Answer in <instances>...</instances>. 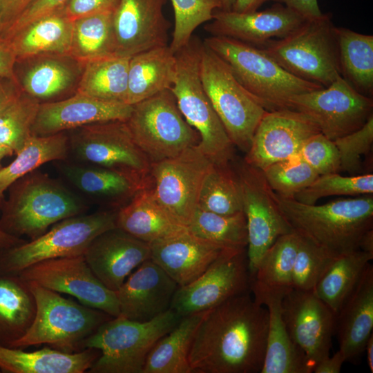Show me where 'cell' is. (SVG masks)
Listing matches in <instances>:
<instances>
[{
    "label": "cell",
    "mask_w": 373,
    "mask_h": 373,
    "mask_svg": "<svg viewBox=\"0 0 373 373\" xmlns=\"http://www.w3.org/2000/svg\"><path fill=\"white\" fill-rule=\"evenodd\" d=\"M267 328V308L249 292L208 310L190 348L192 373H260Z\"/></svg>",
    "instance_id": "obj_1"
},
{
    "label": "cell",
    "mask_w": 373,
    "mask_h": 373,
    "mask_svg": "<svg viewBox=\"0 0 373 373\" xmlns=\"http://www.w3.org/2000/svg\"><path fill=\"white\" fill-rule=\"evenodd\" d=\"M276 195L294 231L335 256L359 249L363 235L373 229L372 194L321 205Z\"/></svg>",
    "instance_id": "obj_2"
},
{
    "label": "cell",
    "mask_w": 373,
    "mask_h": 373,
    "mask_svg": "<svg viewBox=\"0 0 373 373\" xmlns=\"http://www.w3.org/2000/svg\"><path fill=\"white\" fill-rule=\"evenodd\" d=\"M1 204L0 229L34 240L55 223L84 213L87 206L75 193L47 173L35 170L14 182Z\"/></svg>",
    "instance_id": "obj_3"
},
{
    "label": "cell",
    "mask_w": 373,
    "mask_h": 373,
    "mask_svg": "<svg viewBox=\"0 0 373 373\" xmlns=\"http://www.w3.org/2000/svg\"><path fill=\"white\" fill-rule=\"evenodd\" d=\"M203 42L267 111L291 109V97L324 88L291 75L262 48L222 36H210Z\"/></svg>",
    "instance_id": "obj_4"
},
{
    "label": "cell",
    "mask_w": 373,
    "mask_h": 373,
    "mask_svg": "<svg viewBox=\"0 0 373 373\" xmlns=\"http://www.w3.org/2000/svg\"><path fill=\"white\" fill-rule=\"evenodd\" d=\"M27 283L35 300V316L25 334L12 343L10 347L47 345L66 353L78 352L84 350L85 340L113 318L36 283Z\"/></svg>",
    "instance_id": "obj_5"
},
{
    "label": "cell",
    "mask_w": 373,
    "mask_h": 373,
    "mask_svg": "<svg viewBox=\"0 0 373 373\" xmlns=\"http://www.w3.org/2000/svg\"><path fill=\"white\" fill-rule=\"evenodd\" d=\"M182 317L169 309L148 321L130 320L121 315L102 324L83 343L100 355L88 372L142 373L155 344L169 332Z\"/></svg>",
    "instance_id": "obj_6"
},
{
    "label": "cell",
    "mask_w": 373,
    "mask_h": 373,
    "mask_svg": "<svg viewBox=\"0 0 373 373\" xmlns=\"http://www.w3.org/2000/svg\"><path fill=\"white\" fill-rule=\"evenodd\" d=\"M202 45V41L193 35L189 42L175 53L176 75L170 90L185 120L200 135L199 149L213 163L225 164L233 159L234 145L201 82Z\"/></svg>",
    "instance_id": "obj_7"
},
{
    "label": "cell",
    "mask_w": 373,
    "mask_h": 373,
    "mask_svg": "<svg viewBox=\"0 0 373 373\" xmlns=\"http://www.w3.org/2000/svg\"><path fill=\"white\" fill-rule=\"evenodd\" d=\"M336 28L332 14L323 13L262 48L291 75L327 87L341 76Z\"/></svg>",
    "instance_id": "obj_8"
},
{
    "label": "cell",
    "mask_w": 373,
    "mask_h": 373,
    "mask_svg": "<svg viewBox=\"0 0 373 373\" xmlns=\"http://www.w3.org/2000/svg\"><path fill=\"white\" fill-rule=\"evenodd\" d=\"M117 210L106 209L64 219L43 235L0 254V272L17 274L37 262L84 256L102 233L117 227Z\"/></svg>",
    "instance_id": "obj_9"
},
{
    "label": "cell",
    "mask_w": 373,
    "mask_h": 373,
    "mask_svg": "<svg viewBox=\"0 0 373 373\" xmlns=\"http://www.w3.org/2000/svg\"><path fill=\"white\" fill-rule=\"evenodd\" d=\"M125 122L151 164L174 157L200 140L182 115L170 89L133 104Z\"/></svg>",
    "instance_id": "obj_10"
},
{
    "label": "cell",
    "mask_w": 373,
    "mask_h": 373,
    "mask_svg": "<svg viewBox=\"0 0 373 373\" xmlns=\"http://www.w3.org/2000/svg\"><path fill=\"white\" fill-rule=\"evenodd\" d=\"M201 82L234 146L247 153L267 111L239 83L228 65L202 41Z\"/></svg>",
    "instance_id": "obj_11"
},
{
    "label": "cell",
    "mask_w": 373,
    "mask_h": 373,
    "mask_svg": "<svg viewBox=\"0 0 373 373\" xmlns=\"http://www.w3.org/2000/svg\"><path fill=\"white\" fill-rule=\"evenodd\" d=\"M70 131L68 157L74 162L119 171L149 184L151 163L125 121L97 122Z\"/></svg>",
    "instance_id": "obj_12"
},
{
    "label": "cell",
    "mask_w": 373,
    "mask_h": 373,
    "mask_svg": "<svg viewBox=\"0 0 373 373\" xmlns=\"http://www.w3.org/2000/svg\"><path fill=\"white\" fill-rule=\"evenodd\" d=\"M248 243L247 255L251 279L270 246L280 236L294 231L280 208L276 193L268 184L262 170L244 160L236 164Z\"/></svg>",
    "instance_id": "obj_13"
},
{
    "label": "cell",
    "mask_w": 373,
    "mask_h": 373,
    "mask_svg": "<svg viewBox=\"0 0 373 373\" xmlns=\"http://www.w3.org/2000/svg\"><path fill=\"white\" fill-rule=\"evenodd\" d=\"M250 283L247 248H224L198 278L178 287L171 309L181 317L208 311L248 292Z\"/></svg>",
    "instance_id": "obj_14"
},
{
    "label": "cell",
    "mask_w": 373,
    "mask_h": 373,
    "mask_svg": "<svg viewBox=\"0 0 373 373\" xmlns=\"http://www.w3.org/2000/svg\"><path fill=\"white\" fill-rule=\"evenodd\" d=\"M213 162L198 147L151 164L149 186L157 202L187 227L198 207L203 180Z\"/></svg>",
    "instance_id": "obj_15"
},
{
    "label": "cell",
    "mask_w": 373,
    "mask_h": 373,
    "mask_svg": "<svg viewBox=\"0 0 373 373\" xmlns=\"http://www.w3.org/2000/svg\"><path fill=\"white\" fill-rule=\"evenodd\" d=\"M289 104L332 140L359 129L373 115L372 97L357 92L341 76L327 87L291 97Z\"/></svg>",
    "instance_id": "obj_16"
},
{
    "label": "cell",
    "mask_w": 373,
    "mask_h": 373,
    "mask_svg": "<svg viewBox=\"0 0 373 373\" xmlns=\"http://www.w3.org/2000/svg\"><path fill=\"white\" fill-rule=\"evenodd\" d=\"M17 275L27 283L74 296L82 305L113 317L119 315L116 292L97 278L84 256L45 260L29 266Z\"/></svg>",
    "instance_id": "obj_17"
},
{
    "label": "cell",
    "mask_w": 373,
    "mask_h": 373,
    "mask_svg": "<svg viewBox=\"0 0 373 373\" xmlns=\"http://www.w3.org/2000/svg\"><path fill=\"white\" fill-rule=\"evenodd\" d=\"M289 336L312 367L329 356L336 316L313 289L290 288L281 303Z\"/></svg>",
    "instance_id": "obj_18"
},
{
    "label": "cell",
    "mask_w": 373,
    "mask_h": 373,
    "mask_svg": "<svg viewBox=\"0 0 373 373\" xmlns=\"http://www.w3.org/2000/svg\"><path fill=\"white\" fill-rule=\"evenodd\" d=\"M320 132L311 118L297 111H266L243 160L262 171L271 164L296 155L308 137Z\"/></svg>",
    "instance_id": "obj_19"
},
{
    "label": "cell",
    "mask_w": 373,
    "mask_h": 373,
    "mask_svg": "<svg viewBox=\"0 0 373 373\" xmlns=\"http://www.w3.org/2000/svg\"><path fill=\"white\" fill-rule=\"evenodd\" d=\"M166 0H119L113 13L115 56L131 57L168 45L171 23L163 7Z\"/></svg>",
    "instance_id": "obj_20"
},
{
    "label": "cell",
    "mask_w": 373,
    "mask_h": 373,
    "mask_svg": "<svg viewBox=\"0 0 373 373\" xmlns=\"http://www.w3.org/2000/svg\"><path fill=\"white\" fill-rule=\"evenodd\" d=\"M84 64L70 54L30 56L16 61V82L40 104L59 101L77 93Z\"/></svg>",
    "instance_id": "obj_21"
},
{
    "label": "cell",
    "mask_w": 373,
    "mask_h": 373,
    "mask_svg": "<svg viewBox=\"0 0 373 373\" xmlns=\"http://www.w3.org/2000/svg\"><path fill=\"white\" fill-rule=\"evenodd\" d=\"M305 20L287 6L275 3L266 10L250 12L216 10L204 30L211 36L227 37L262 46L274 37H285Z\"/></svg>",
    "instance_id": "obj_22"
},
{
    "label": "cell",
    "mask_w": 373,
    "mask_h": 373,
    "mask_svg": "<svg viewBox=\"0 0 373 373\" xmlns=\"http://www.w3.org/2000/svg\"><path fill=\"white\" fill-rule=\"evenodd\" d=\"M84 258L97 278L116 291L139 265L150 259L151 249L149 243L115 227L97 236Z\"/></svg>",
    "instance_id": "obj_23"
},
{
    "label": "cell",
    "mask_w": 373,
    "mask_h": 373,
    "mask_svg": "<svg viewBox=\"0 0 373 373\" xmlns=\"http://www.w3.org/2000/svg\"><path fill=\"white\" fill-rule=\"evenodd\" d=\"M178 287L159 265L148 259L115 291L119 315L136 321H150L171 309Z\"/></svg>",
    "instance_id": "obj_24"
},
{
    "label": "cell",
    "mask_w": 373,
    "mask_h": 373,
    "mask_svg": "<svg viewBox=\"0 0 373 373\" xmlns=\"http://www.w3.org/2000/svg\"><path fill=\"white\" fill-rule=\"evenodd\" d=\"M132 105L101 101L76 93L64 99L39 104L32 135L48 136L88 124L126 121Z\"/></svg>",
    "instance_id": "obj_25"
},
{
    "label": "cell",
    "mask_w": 373,
    "mask_h": 373,
    "mask_svg": "<svg viewBox=\"0 0 373 373\" xmlns=\"http://www.w3.org/2000/svg\"><path fill=\"white\" fill-rule=\"evenodd\" d=\"M290 288L269 287L251 280L254 300L268 312L266 352L260 373L313 372L304 353L290 338L282 316V300Z\"/></svg>",
    "instance_id": "obj_26"
},
{
    "label": "cell",
    "mask_w": 373,
    "mask_h": 373,
    "mask_svg": "<svg viewBox=\"0 0 373 373\" xmlns=\"http://www.w3.org/2000/svg\"><path fill=\"white\" fill-rule=\"evenodd\" d=\"M149 245L150 259L179 287L186 285L198 278L226 248L195 236L188 229Z\"/></svg>",
    "instance_id": "obj_27"
},
{
    "label": "cell",
    "mask_w": 373,
    "mask_h": 373,
    "mask_svg": "<svg viewBox=\"0 0 373 373\" xmlns=\"http://www.w3.org/2000/svg\"><path fill=\"white\" fill-rule=\"evenodd\" d=\"M373 329V266L369 263L336 314L335 332L345 361L365 352Z\"/></svg>",
    "instance_id": "obj_28"
},
{
    "label": "cell",
    "mask_w": 373,
    "mask_h": 373,
    "mask_svg": "<svg viewBox=\"0 0 373 373\" xmlns=\"http://www.w3.org/2000/svg\"><path fill=\"white\" fill-rule=\"evenodd\" d=\"M62 176L82 194L97 204L118 210L146 184L123 173L76 162L62 160Z\"/></svg>",
    "instance_id": "obj_29"
},
{
    "label": "cell",
    "mask_w": 373,
    "mask_h": 373,
    "mask_svg": "<svg viewBox=\"0 0 373 373\" xmlns=\"http://www.w3.org/2000/svg\"><path fill=\"white\" fill-rule=\"evenodd\" d=\"M116 225L149 244L187 230L157 202L149 185L117 210Z\"/></svg>",
    "instance_id": "obj_30"
},
{
    "label": "cell",
    "mask_w": 373,
    "mask_h": 373,
    "mask_svg": "<svg viewBox=\"0 0 373 373\" xmlns=\"http://www.w3.org/2000/svg\"><path fill=\"white\" fill-rule=\"evenodd\" d=\"M100 355L95 348L66 353L50 347L26 352L0 345V370L7 373H83Z\"/></svg>",
    "instance_id": "obj_31"
},
{
    "label": "cell",
    "mask_w": 373,
    "mask_h": 373,
    "mask_svg": "<svg viewBox=\"0 0 373 373\" xmlns=\"http://www.w3.org/2000/svg\"><path fill=\"white\" fill-rule=\"evenodd\" d=\"M175 75L176 58L169 45L132 56L128 63L126 103L133 105L171 89Z\"/></svg>",
    "instance_id": "obj_32"
},
{
    "label": "cell",
    "mask_w": 373,
    "mask_h": 373,
    "mask_svg": "<svg viewBox=\"0 0 373 373\" xmlns=\"http://www.w3.org/2000/svg\"><path fill=\"white\" fill-rule=\"evenodd\" d=\"M73 28V21L62 8L29 23L6 39L17 60L43 54H70Z\"/></svg>",
    "instance_id": "obj_33"
},
{
    "label": "cell",
    "mask_w": 373,
    "mask_h": 373,
    "mask_svg": "<svg viewBox=\"0 0 373 373\" xmlns=\"http://www.w3.org/2000/svg\"><path fill=\"white\" fill-rule=\"evenodd\" d=\"M36 303L28 284L17 274L0 272V345H10L31 325Z\"/></svg>",
    "instance_id": "obj_34"
},
{
    "label": "cell",
    "mask_w": 373,
    "mask_h": 373,
    "mask_svg": "<svg viewBox=\"0 0 373 373\" xmlns=\"http://www.w3.org/2000/svg\"><path fill=\"white\" fill-rule=\"evenodd\" d=\"M207 312L182 316L151 349L142 373H192L189 354L195 332Z\"/></svg>",
    "instance_id": "obj_35"
},
{
    "label": "cell",
    "mask_w": 373,
    "mask_h": 373,
    "mask_svg": "<svg viewBox=\"0 0 373 373\" xmlns=\"http://www.w3.org/2000/svg\"><path fill=\"white\" fill-rule=\"evenodd\" d=\"M341 77L359 93L373 95V36L336 27Z\"/></svg>",
    "instance_id": "obj_36"
},
{
    "label": "cell",
    "mask_w": 373,
    "mask_h": 373,
    "mask_svg": "<svg viewBox=\"0 0 373 373\" xmlns=\"http://www.w3.org/2000/svg\"><path fill=\"white\" fill-rule=\"evenodd\" d=\"M130 58L113 56L86 62L77 93L104 102L126 104Z\"/></svg>",
    "instance_id": "obj_37"
},
{
    "label": "cell",
    "mask_w": 373,
    "mask_h": 373,
    "mask_svg": "<svg viewBox=\"0 0 373 373\" xmlns=\"http://www.w3.org/2000/svg\"><path fill=\"white\" fill-rule=\"evenodd\" d=\"M68 158V140L65 132L48 136L31 135L15 159L0 168V198L19 179L52 161Z\"/></svg>",
    "instance_id": "obj_38"
},
{
    "label": "cell",
    "mask_w": 373,
    "mask_h": 373,
    "mask_svg": "<svg viewBox=\"0 0 373 373\" xmlns=\"http://www.w3.org/2000/svg\"><path fill=\"white\" fill-rule=\"evenodd\" d=\"M372 259L361 249L340 255L316 283L314 291L335 316Z\"/></svg>",
    "instance_id": "obj_39"
},
{
    "label": "cell",
    "mask_w": 373,
    "mask_h": 373,
    "mask_svg": "<svg viewBox=\"0 0 373 373\" xmlns=\"http://www.w3.org/2000/svg\"><path fill=\"white\" fill-rule=\"evenodd\" d=\"M113 13L74 20L70 54L84 63L115 56Z\"/></svg>",
    "instance_id": "obj_40"
},
{
    "label": "cell",
    "mask_w": 373,
    "mask_h": 373,
    "mask_svg": "<svg viewBox=\"0 0 373 373\" xmlns=\"http://www.w3.org/2000/svg\"><path fill=\"white\" fill-rule=\"evenodd\" d=\"M198 207L222 215L243 211L239 182L231 162L213 163L203 180Z\"/></svg>",
    "instance_id": "obj_41"
},
{
    "label": "cell",
    "mask_w": 373,
    "mask_h": 373,
    "mask_svg": "<svg viewBox=\"0 0 373 373\" xmlns=\"http://www.w3.org/2000/svg\"><path fill=\"white\" fill-rule=\"evenodd\" d=\"M196 236L226 248H247V229L243 211L222 215L197 207L187 226Z\"/></svg>",
    "instance_id": "obj_42"
},
{
    "label": "cell",
    "mask_w": 373,
    "mask_h": 373,
    "mask_svg": "<svg viewBox=\"0 0 373 373\" xmlns=\"http://www.w3.org/2000/svg\"><path fill=\"white\" fill-rule=\"evenodd\" d=\"M299 242L300 236L295 231L278 237L262 256L251 280L269 287H292Z\"/></svg>",
    "instance_id": "obj_43"
},
{
    "label": "cell",
    "mask_w": 373,
    "mask_h": 373,
    "mask_svg": "<svg viewBox=\"0 0 373 373\" xmlns=\"http://www.w3.org/2000/svg\"><path fill=\"white\" fill-rule=\"evenodd\" d=\"M40 103L25 93L0 113V144L16 154L32 135Z\"/></svg>",
    "instance_id": "obj_44"
},
{
    "label": "cell",
    "mask_w": 373,
    "mask_h": 373,
    "mask_svg": "<svg viewBox=\"0 0 373 373\" xmlns=\"http://www.w3.org/2000/svg\"><path fill=\"white\" fill-rule=\"evenodd\" d=\"M373 194V174L343 176L338 173L319 175L294 198L302 203L315 204L331 195L357 196Z\"/></svg>",
    "instance_id": "obj_45"
},
{
    "label": "cell",
    "mask_w": 373,
    "mask_h": 373,
    "mask_svg": "<svg viewBox=\"0 0 373 373\" xmlns=\"http://www.w3.org/2000/svg\"><path fill=\"white\" fill-rule=\"evenodd\" d=\"M174 12V28L169 46L175 53L191 40L201 24L211 21L216 10L222 9L220 0H171Z\"/></svg>",
    "instance_id": "obj_46"
},
{
    "label": "cell",
    "mask_w": 373,
    "mask_h": 373,
    "mask_svg": "<svg viewBox=\"0 0 373 373\" xmlns=\"http://www.w3.org/2000/svg\"><path fill=\"white\" fill-rule=\"evenodd\" d=\"M271 189L284 198H294L319 175L298 155L275 162L262 170Z\"/></svg>",
    "instance_id": "obj_47"
},
{
    "label": "cell",
    "mask_w": 373,
    "mask_h": 373,
    "mask_svg": "<svg viewBox=\"0 0 373 373\" xmlns=\"http://www.w3.org/2000/svg\"><path fill=\"white\" fill-rule=\"evenodd\" d=\"M338 256L300 236L292 272V288L300 290L314 289L318 281Z\"/></svg>",
    "instance_id": "obj_48"
},
{
    "label": "cell",
    "mask_w": 373,
    "mask_h": 373,
    "mask_svg": "<svg viewBox=\"0 0 373 373\" xmlns=\"http://www.w3.org/2000/svg\"><path fill=\"white\" fill-rule=\"evenodd\" d=\"M333 141L339 155L340 171L358 175L362 156L371 151L373 144V115L359 129Z\"/></svg>",
    "instance_id": "obj_49"
},
{
    "label": "cell",
    "mask_w": 373,
    "mask_h": 373,
    "mask_svg": "<svg viewBox=\"0 0 373 373\" xmlns=\"http://www.w3.org/2000/svg\"><path fill=\"white\" fill-rule=\"evenodd\" d=\"M318 175L338 173L340 159L333 140L318 133L308 137L296 154Z\"/></svg>",
    "instance_id": "obj_50"
},
{
    "label": "cell",
    "mask_w": 373,
    "mask_h": 373,
    "mask_svg": "<svg viewBox=\"0 0 373 373\" xmlns=\"http://www.w3.org/2000/svg\"><path fill=\"white\" fill-rule=\"evenodd\" d=\"M68 0H35L3 35L7 38L29 23L64 7Z\"/></svg>",
    "instance_id": "obj_51"
},
{
    "label": "cell",
    "mask_w": 373,
    "mask_h": 373,
    "mask_svg": "<svg viewBox=\"0 0 373 373\" xmlns=\"http://www.w3.org/2000/svg\"><path fill=\"white\" fill-rule=\"evenodd\" d=\"M119 0H68L63 7L66 16L74 21L84 17L113 12Z\"/></svg>",
    "instance_id": "obj_52"
},
{
    "label": "cell",
    "mask_w": 373,
    "mask_h": 373,
    "mask_svg": "<svg viewBox=\"0 0 373 373\" xmlns=\"http://www.w3.org/2000/svg\"><path fill=\"white\" fill-rule=\"evenodd\" d=\"M35 0H0V19L7 28L15 21Z\"/></svg>",
    "instance_id": "obj_53"
},
{
    "label": "cell",
    "mask_w": 373,
    "mask_h": 373,
    "mask_svg": "<svg viewBox=\"0 0 373 373\" xmlns=\"http://www.w3.org/2000/svg\"><path fill=\"white\" fill-rule=\"evenodd\" d=\"M15 52L9 39L0 37V77L16 81L15 66Z\"/></svg>",
    "instance_id": "obj_54"
},
{
    "label": "cell",
    "mask_w": 373,
    "mask_h": 373,
    "mask_svg": "<svg viewBox=\"0 0 373 373\" xmlns=\"http://www.w3.org/2000/svg\"><path fill=\"white\" fill-rule=\"evenodd\" d=\"M283 4L305 19H316L323 15L318 0H269Z\"/></svg>",
    "instance_id": "obj_55"
},
{
    "label": "cell",
    "mask_w": 373,
    "mask_h": 373,
    "mask_svg": "<svg viewBox=\"0 0 373 373\" xmlns=\"http://www.w3.org/2000/svg\"><path fill=\"white\" fill-rule=\"evenodd\" d=\"M22 93L16 81L0 77V113Z\"/></svg>",
    "instance_id": "obj_56"
},
{
    "label": "cell",
    "mask_w": 373,
    "mask_h": 373,
    "mask_svg": "<svg viewBox=\"0 0 373 373\" xmlns=\"http://www.w3.org/2000/svg\"><path fill=\"white\" fill-rule=\"evenodd\" d=\"M345 361V356L338 350L332 356H329L317 363L313 369V372L339 373Z\"/></svg>",
    "instance_id": "obj_57"
},
{
    "label": "cell",
    "mask_w": 373,
    "mask_h": 373,
    "mask_svg": "<svg viewBox=\"0 0 373 373\" xmlns=\"http://www.w3.org/2000/svg\"><path fill=\"white\" fill-rule=\"evenodd\" d=\"M269 0H235L232 10L237 12H250L258 10Z\"/></svg>",
    "instance_id": "obj_58"
},
{
    "label": "cell",
    "mask_w": 373,
    "mask_h": 373,
    "mask_svg": "<svg viewBox=\"0 0 373 373\" xmlns=\"http://www.w3.org/2000/svg\"><path fill=\"white\" fill-rule=\"evenodd\" d=\"M24 240L11 236L0 229V254L25 242Z\"/></svg>",
    "instance_id": "obj_59"
},
{
    "label": "cell",
    "mask_w": 373,
    "mask_h": 373,
    "mask_svg": "<svg viewBox=\"0 0 373 373\" xmlns=\"http://www.w3.org/2000/svg\"><path fill=\"white\" fill-rule=\"evenodd\" d=\"M359 249L373 254V229L363 235L359 242Z\"/></svg>",
    "instance_id": "obj_60"
},
{
    "label": "cell",
    "mask_w": 373,
    "mask_h": 373,
    "mask_svg": "<svg viewBox=\"0 0 373 373\" xmlns=\"http://www.w3.org/2000/svg\"><path fill=\"white\" fill-rule=\"evenodd\" d=\"M365 351L367 354V362L368 365L369 370L372 373L373 372V334H371L370 337L367 340Z\"/></svg>",
    "instance_id": "obj_61"
},
{
    "label": "cell",
    "mask_w": 373,
    "mask_h": 373,
    "mask_svg": "<svg viewBox=\"0 0 373 373\" xmlns=\"http://www.w3.org/2000/svg\"><path fill=\"white\" fill-rule=\"evenodd\" d=\"M13 154V152L8 148L0 144V168L1 166V160L6 156H10Z\"/></svg>",
    "instance_id": "obj_62"
},
{
    "label": "cell",
    "mask_w": 373,
    "mask_h": 373,
    "mask_svg": "<svg viewBox=\"0 0 373 373\" xmlns=\"http://www.w3.org/2000/svg\"><path fill=\"white\" fill-rule=\"evenodd\" d=\"M222 3V10H231L235 0H220Z\"/></svg>",
    "instance_id": "obj_63"
},
{
    "label": "cell",
    "mask_w": 373,
    "mask_h": 373,
    "mask_svg": "<svg viewBox=\"0 0 373 373\" xmlns=\"http://www.w3.org/2000/svg\"><path fill=\"white\" fill-rule=\"evenodd\" d=\"M6 30V27L0 19V37H1Z\"/></svg>",
    "instance_id": "obj_64"
}]
</instances>
